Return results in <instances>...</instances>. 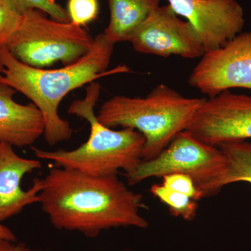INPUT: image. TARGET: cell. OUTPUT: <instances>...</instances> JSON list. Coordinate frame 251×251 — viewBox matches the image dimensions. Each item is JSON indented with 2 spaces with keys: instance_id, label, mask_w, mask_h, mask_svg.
I'll list each match as a JSON object with an SVG mask.
<instances>
[{
  "instance_id": "cell-1",
  "label": "cell",
  "mask_w": 251,
  "mask_h": 251,
  "mask_svg": "<svg viewBox=\"0 0 251 251\" xmlns=\"http://www.w3.org/2000/svg\"><path fill=\"white\" fill-rule=\"evenodd\" d=\"M41 181L39 203L59 230L94 238L111 228L149 226L140 214L148 208L143 195L130 190L117 175L92 176L54 167Z\"/></svg>"
},
{
  "instance_id": "cell-2",
  "label": "cell",
  "mask_w": 251,
  "mask_h": 251,
  "mask_svg": "<svg viewBox=\"0 0 251 251\" xmlns=\"http://www.w3.org/2000/svg\"><path fill=\"white\" fill-rule=\"evenodd\" d=\"M114 46L103 33L99 34L85 55L55 69L30 67L3 48L0 49V64L3 67L0 85L8 86L30 99L44 118L46 143L54 146L70 139L74 134L69 122L59 116V104L69 92L110 74L107 69Z\"/></svg>"
},
{
  "instance_id": "cell-3",
  "label": "cell",
  "mask_w": 251,
  "mask_h": 251,
  "mask_svg": "<svg viewBox=\"0 0 251 251\" xmlns=\"http://www.w3.org/2000/svg\"><path fill=\"white\" fill-rule=\"evenodd\" d=\"M100 93L98 82H91L85 97L73 101L68 110L69 114L90 125V136L85 143L72 150L48 151L32 147L36 157L92 176L117 175L120 170L125 175L133 173L143 161L145 137L133 128L114 130L100 123L94 112Z\"/></svg>"
},
{
  "instance_id": "cell-4",
  "label": "cell",
  "mask_w": 251,
  "mask_h": 251,
  "mask_svg": "<svg viewBox=\"0 0 251 251\" xmlns=\"http://www.w3.org/2000/svg\"><path fill=\"white\" fill-rule=\"evenodd\" d=\"M204 98H186L164 84L146 97L115 96L104 102L97 119L109 128H133L145 138L143 161L156 158L192 121Z\"/></svg>"
},
{
  "instance_id": "cell-5",
  "label": "cell",
  "mask_w": 251,
  "mask_h": 251,
  "mask_svg": "<svg viewBox=\"0 0 251 251\" xmlns=\"http://www.w3.org/2000/svg\"><path fill=\"white\" fill-rule=\"evenodd\" d=\"M45 13L27 9L22 24L6 49L21 62L46 69L56 63L69 65L90 51L94 38L72 22L49 19Z\"/></svg>"
},
{
  "instance_id": "cell-6",
  "label": "cell",
  "mask_w": 251,
  "mask_h": 251,
  "mask_svg": "<svg viewBox=\"0 0 251 251\" xmlns=\"http://www.w3.org/2000/svg\"><path fill=\"white\" fill-rule=\"evenodd\" d=\"M225 165L226 157L217 146L202 143L184 130L158 156L142 161L133 173L125 176L128 184L133 186L150 177L186 175L201 192L222 172Z\"/></svg>"
},
{
  "instance_id": "cell-7",
  "label": "cell",
  "mask_w": 251,
  "mask_h": 251,
  "mask_svg": "<svg viewBox=\"0 0 251 251\" xmlns=\"http://www.w3.org/2000/svg\"><path fill=\"white\" fill-rule=\"evenodd\" d=\"M188 82L209 98L229 89L251 90V31L239 33L224 46L206 52Z\"/></svg>"
},
{
  "instance_id": "cell-8",
  "label": "cell",
  "mask_w": 251,
  "mask_h": 251,
  "mask_svg": "<svg viewBox=\"0 0 251 251\" xmlns=\"http://www.w3.org/2000/svg\"><path fill=\"white\" fill-rule=\"evenodd\" d=\"M186 130L213 146L251 139V96L226 90L204 99Z\"/></svg>"
},
{
  "instance_id": "cell-9",
  "label": "cell",
  "mask_w": 251,
  "mask_h": 251,
  "mask_svg": "<svg viewBox=\"0 0 251 251\" xmlns=\"http://www.w3.org/2000/svg\"><path fill=\"white\" fill-rule=\"evenodd\" d=\"M128 42L138 52L163 57L201 58L206 52L196 28L180 19L169 4L155 10Z\"/></svg>"
},
{
  "instance_id": "cell-10",
  "label": "cell",
  "mask_w": 251,
  "mask_h": 251,
  "mask_svg": "<svg viewBox=\"0 0 251 251\" xmlns=\"http://www.w3.org/2000/svg\"><path fill=\"white\" fill-rule=\"evenodd\" d=\"M178 16L191 23L206 52L214 50L241 33L245 24L237 0H168Z\"/></svg>"
},
{
  "instance_id": "cell-11",
  "label": "cell",
  "mask_w": 251,
  "mask_h": 251,
  "mask_svg": "<svg viewBox=\"0 0 251 251\" xmlns=\"http://www.w3.org/2000/svg\"><path fill=\"white\" fill-rule=\"evenodd\" d=\"M41 167L39 160L23 158L16 153L14 146L0 142V224L29 204L39 202L41 179H34L28 191L21 188V181L25 175Z\"/></svg>"
},
{
  "instance_id": "cell-12",
  "label": "cell",
  "mask_w": 251,
  "mask_h": 251,
  "mask_svg": "<svg viewBox=\"0 0 251 251\" xmlns=\"http://www.w3.org/2000/svg\"><path fill=\"white\" fill-rule=\"evenodd\" d=\"M16 92L8 86L0 85V142L18 148L31 146L44 135V118L34 104L16 102Z\"/></svg>"
},
{
  "instance_id": "cell-13",
  "label": "cell",
  "mask_w": 251,
  "mask_h": 251,
  "mask_svg": "<svg viewBox=\"0 0 251 251\" xmlns=\"http://www.w3.org/2000/svg\"><path fill=\"white\" fill-rule=\"evenodd\" d=\"M110 21L103 34L112 44L129 41L136 29L160 6V0H108Z\"/></svg>"
},
{
  "instance_id": "cell-14",
  "label": "cell",
  "mask_w": 251,
  "mask_h": 251,
  "mask_svg": "<svg viewBox=\"0 0 251 251\" xmlns=\"http://www.w3.org/2000/svg\"><path fill=\"white\" fill-rule=\"evenodd\" d=\"M218 148L226 157L224 170L201 190L202 198L218 194L224 186L245 181L251 184V143L245 140L220 144Z\"/></svg>"
},
{
  "instance_id": "cell-15",
  "label": "cell",
  "mask_w": 251,
  "mask_h": 251,
  "mask_svg": "<svg viewBox=\"0 0 251 251\" xmlns=\"http://www.w3.org/2000/svg\"><path fill=\"white\" fill-rule=\"evenodd\" d=\"M150 192L168 206L171 215L182 218L187 221L196 219L198 209V201L165 187L163 184L153 185L150 188Z\"/></svg>"
},
{
  "instance_id": "cell-16",
  "label": "cell",
  "mask_w": 251,
  "mask_h": 251,
  "mask_svg": "<svg viewBox=\"0 0 251 251\" xmlns=\"http://www.w3.org/2000/svg\"><path fill=\"white\" fill-rule=\"evenodd\" d=\"M25 11L17 0H0V49L6 47L19 29Z\"/></svg>"
},
{
  "instance_id": "cell-17",
  "label": "cell",
  "mask_w": 251,
  "mask_h": 251,
  "mask_svg": "<svg viewBox=\"0 0 251 251\" xmlns=\"http://www.w3.org/2000/svg\"><path fill=\"white\" fill-rule=\"evenodd\" d=\"M66 10L70 22L84 27L98 17L99 0H68Z\"/></svg>"
},
{
  "instance_id": "cell-18",
  "label": "cell",
  "mask_w": 251,
  "mask_h": 251,
  "mask_svg": "<svg viewBox=\"0 0 251 251\" xmlns=\"http://www.w3.org/2000/svg\"><path fill=\"white\" fill-rule=\"evenodd\" d=\"M165 187L181 194L186 195L196 201L202 199V195L199 191L192 178L184 174H171L163 176Z\"/></svg>"
},
{
  "instance_id": "cell-19",
  "label": "cell",
  "mask_w": 251,
  "mask_h": 251,
  "mask_svg": "<svg viewBox=\"0 0 251 251\" xmlns=\"http://www.w3.org/2000/svg\"><path fill=\"white\" fill-rule=\"evenodd\" d=\"M25 10L37 9L49 15L52 19L59 22L69 23L70 18L67 10L55 0H17Z\"/></svg>"
},
{
  "instance_id": "cell-20",
  "label": "cell",
  "mask_w": 251,
  "mask_h": 251,
  "mask_svg": "<svg viewBox=\"0 0 251 251\" xmlns=\"http://www.w3.org/2000/svg\"><path fill=\"white\" fill-rule=\"evenodd\" d=\"M0 251H39L31 249L23 243L17 244L11 241L0 239Z\"/></svg>"
},
{
  "instance_id": "cell-21",
  "label": "cell",
  "mask_w": 251,
  "mask_h": 251,
  "mask_svg": "<svg viewBox=\"0 0 251 251\" xmlns=\"http://www.w3.org/2000/svg\"><path fill=\"white\" fill-rule=\"evenodd\" d=\"M0 239L11 241V242H17V237L16 234L11 231V229L4 225L0 224Z\"/></svg>"
},
{
  "instance_id": "cell-22",
  "label": "cell",
  "mask_w": 251,
  "mask_h": 251,
  "mask_svg": "<svg viewBox=\"0 0 251 251\" xmlns=\"http://www.w3.org/2000/svg\"><path fill=\"white\" fill-rule=\"evenodd\" d=\"M2 72H3V67L0 64V77L1 76V75H2Z\"/></svg>"
},
{
  "instance_id": "cell-23",
  "label": "cell",
  "mask_w": 251,
  "mask_h": 251,
  "mask_svg": "<svg viewBox=\"0 0 251 251\" xmlns=\"http://www.w3.org/2000/svg\"><path fill=\"white\" fill-rule=\"evenodd\" d=\"M125 251H131V250H126Z\"/></svg>"
}]
</instances>
